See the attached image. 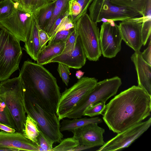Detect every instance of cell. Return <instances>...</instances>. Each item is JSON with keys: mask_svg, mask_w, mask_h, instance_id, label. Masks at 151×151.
Here are the masks:
<instances>
[{"mask_svg": "<svg viewBox=\"0 0 151 151\" xmlns=\"http://www.w3.org/2000/svg\"><path fill=\"white\" fill-rule=\"evenodd\" d=\"M151 97L141 88L133 86L106 105L103 119L110 130L122 132L150 115Z\"/></svg>", "mask_w": 151, "mask_h": 151, "instance_id": "6da1fadb", "label": "cell"}, {"mask_svg": "<svg viewBox=\"0 0 151 151\" xmlns=\"http://www.w3.org/2000/svg\"><path fill=\"white\" fill-rule=\"evenodd\" d=\"M19 74L24 89L43 108L56 113L61 93L52 75L43 65L29 60L24 62Z\"/></svg>", "mask_w": 151, "mask_h": 151, "instance_id": "7a4b0ae2", "label": "cell"}, {"mask_svg": "<svg viewBox=\"0 0 151 151\" xmlns=\"http://www.w3.org/2000/svg\"><path fill=\"white\" fill-rule=\"evenodd\" d=\"M24 89L19 76L0 83V98L11 114L16 132L22 133L26 119L24 106Z\"/></svg>", "mask_w": 151, "mask_h": 151, "instance_id": "3957f363", "label": "cell"}, {"mask_svg": "<svg viewBox=\"0 0 151 151\" xmlns=\"http://www.w3.org/2000/svg\"><path fill=\"white\" fill-rule=\"evenodd\" d=\"M24 97L26 113L36 121L40 131L54 143H60L63 135L60 131V120L56 114L43 108L37 100L25 89Z\"/></svg>", "mask_w": 151, "mask_h": 151, "instance_id": "277c9868", "label": "cell"}, {"mask_svg": "<svg viewBox=\"0 0 151 151\" xmlns=\"http://www.w3.org/2000/svg\"><path fill=\"white\" fill-rule=\"evenodd\" d=\"M22 55L20 41L0 23V81L19 69Z\"/></svg>", "mask_w": 151, "mask_h": 151, "instance_id": "5b68a950", "label": "cell"}, {"mask_svg": "<svg viewBox=\"0 0 151 151\" xmlns=\"http://www.w3.org/2000/svg\"><path fill=\"white\" fill-rule=\"evenodd\" d=\"M122 84L121 79L117 76L98 82L94 88L65 115V118H81L90 105L100 101L106 102L115 95Z\"/></svg>", "mask_w": 151, "mask_h": 151, "instance_id": "8992f818", "label": "cell"}, {"mask_svg": "<svg viewBox=\"0 0 151 151\" xmlns=\"http://www.w3.org/2000/svg\"><path fill=\"white\" fill-rule=\"evenodd\" d=\"M74 25L87 58L90 61H96L98 60L101 53L99 29L97 23L93 22L89 15L86 13L81 16Z\"/></svg>", "mask_w": 151, "mask_h": 151, "instance_id": "52a82bcc", "label": "cell"}, {"mask_svg": "<svg viewBox=\"0 0 151 151\" xmlns=\"http://www.w3.org/2000/svg\"><path fill=\"white\" fill-rule=\"evenodd\" d=\"M98 80L95 78L83 77L73 86L61 93L56 114L60 121L65 118L78 103L95 86Z\"/></svg>", "mask_w": 151, "mask_h": 151, "instance_id": "ba28073f", "label": "cell"}, {"mask_svg": "<svg viewBox=\"0 0 151 151\" xmlns=\"http://www.w3.org/2000/svg\"><path fill=\"white\" fill-rule=\"evenodd\" d=\"M88 9L89 16L94 22L122 21L142 17L138 13L128 9L116 5L109 0H93Z\"/></svg>", "mask_w": 151, "mask_h": 151, "instance_id": "9c48e42d", "label": "cell"}, {"mask_svg": "<svg viewBox=\"0 0 151 151\" xmlns=\"http://www.w3.org/2000/svg\"><path fill=\"white\" fill-rule=\"evenodd\" d=\"M8 17L0 20V23L15 35L20 41L25 43L28 40L34 19L33 13L25 10L19 3Z\"/></svg>", "mask_w": 151, "mask_h": 151, "instance_id": "30bf717a", "label": "cell"}, {"mask_svg": "<svg viewBox=\"0 0 151 151\" xmlns=\"http://www.w3.org/2000/svg\"><path fill=\"white\" fill-rule=\"evenodd\" d=\"M114 22H103L99 32L101 53L108 58L115 57L121 48V35L118 25Z\"/></svg>", "mask_w": 151, "mask_h": 151, "instance_id": "8fae6325", "label": "cell"}, {"mask_svg": "<svg viewBox=\"0 0 151 151\" xmlns=\"http://www.w3.org/2000/svg\"><path fill=\"white\" fill-rule=\"evenodd\" d=\"M151 125V118L142 122L117 134L114 137L105 142L97 151L120 150L129 147L146 131Z\"/></svg>", "mask_w": 151, "mask_h": 151, "instance_id": "7c38bea8", "label": "cell"}, {"mask_svg": "<svg viewBox=\"0 0 151 151\" xmlns=\"http://www.w3.org/2000/svg\"><path fill=\"white\" fill-rule=\"evenodd\" d=\"M142 17L126 20L119 23L118 27L122 40L135 52H137L143 45L141 31Z\"/></svg>", "mask_w": 151, "mask_h": 151, "instance_id": "4fadbf2b", "label": "cell"}, {"mask_svg": "<svg viewBox=\"0 0 151 151\" xmlns=\"http://www.w3.org/2000/svg\"><path fill=\"white\" fill-rule=\"evenodd\" d=\"M104 132V129L99 127L98 124L92 123L75 129L72 132L79 145L92 148L105 144L103 136Z\"/></svg>", "mask_w": 151, "mask_h": 151, "instance_id": "5bb4252c", "label": "cell"}, {"mask_svg": "<svg viewBox=\"0 0 151 151\" xmlns=\"http://www.w3.org/2000/svg\"><path fill=\"white\" fill-rule=\"evenodd\" d=\"M87 57L79 36L77 35L75 46L70 51L62 53L54 57L49 62H57L65 65L70 68L79 69L86 63Z\"/></svg>", "mask_w": 151, "mask_h": 151, "instance_id": "9a60e30c", "label": "cell"}, {"mask_svg": "<svg viewBox=\"0 0 151 151\" xmlns=\"http://www.w3.org/2000/svg\"><path fill=\"white\" fill-rule=\"evenodd\" d=\"M0 147L11 148L19 151H39L37 144L24 137L23 133L16 132L0 131Z\"/></svg>", "mask_w": 151, "mask_h": 151, "instance_id": "2e32d148", "label": "cell"}, {"mask_svg": "<svg viewBox=\"0 0 151 151\" xmlns=\"http://www.w3.org/2000/svg\"><path fill=\"white\" fill-rule=\"evenodd\" d=\"M141 53L135 52L131 58L137 72L138 86L151 96V66L143 59Z\"/></svg>", "mask_w": 151, "mask_h": 151, "instance_id": "e0dca14e", "label": "cell"}, {"mask_svg": "<svg viewBox=\"0 0 151 151\" xmlns=\"http://www.w3.org/2000/svg\"><path fill=\"white\" fill-rule=\"evenodd\" d=\"M38 27L35 18L29 38L25 43V50L35 61H37L38 55L41 51L38 33Z\"/></svg>", "mask_w": 151, "mask_h": 151, "instance_id": "ac0fdd59", "label": "cell"}, {"mask_svg": "<svg viewBox=\"0 0 151 151\" xmlns=\"http://www.w3.org/2000/svg\"><path fill=\"white\" fill-rule=\"evenodd\" d=\"M65 43L62 42L48 44L39 53L37 63L42 65L48 63L52 59L63 52Z\"/></svg>", "mask_w": 151, "mask_h": 151, "instance_id": "d6986e66", "label": "cell"}, {"mask_svg": "<svg viewBox=\"0 0 151 151\" xmlns=\"http://www.w3.org/2000/svg\"><path fill=\"white\" fill-rule=\"evenodd\" d=\"M113 4L128 9L138 13L142 17L145 16L151 0H109Z\"/></svg>", "mask_w": 151, "mask_h": 151, "instance_id": "ffe728a7", "label": "cell"}, {"mask_svg": "<svg viewBox=\"0 0 151 151\" xmlns=\"http://www.w3.org/2000/svg\"><path fill=\"white\" fill-rule=\"evenodd\" d=\"M102 122L101 119L99 117L91 118H75L72 120L64 119L60 123V130L61 132L64 131L72 132L75 129L89 124L96 123L98 124Z\"/></svg>", "mask_w": 151, "mask_h": 151, "instance_id": "44dd1931", "label": "cell"}, {"mask_svg": "<svg viewBox=\"0 0 151 151\" xmlns=\"http://www.w3.org/2000/svg\"><path fill=\"white\" fill-rule=\"evenodd\" d=\"M55 2L49 3L47 5L33 13L39 28L43 30L49 21L52 15Z\"/></svg>", "mask_w": 151, "mask_h": 151, "instance_id": "7402d4cb", "label": "cell"}, {"mask_svg": "<svg viewBox=\"0 0 151 151\" xmlns=\"http://www.w3.org/2000/svg\"><path fill=\"white\" fill-rule=\"evenodd\" d=\"M69 0H58L55 1L52 16L43 29L49 36L56 20L61 15L68 11V2Z\"/></svg>", "mask_w": 151, "mask_h": 151, "instance_id": "603a6c76", "label": "cell"}, {"mask_svg": "<svg viewBox=\"0 0 151 151\" xmlns=\"http://www.w3.org/2000/svg\"><path fill=\"white\" fill-rule=\"evenodd\" d=\"M40 130L36 121L27 114L22 133L25 137L37 145Z\"/></svg>", "mask_w": 151, "mask_h": 151, "instance_id": "cb8c5ba5", "label": "cell"}, {"mask_svg": "<svg viewBox=\"0 0 151 151\" xmlns=\"http://www.w3.org/2000/svg\"><path fill=\"white\" fill-rule=\"evenodd\" d=\"M0 122L16 129L13 119L4 102L0 98Z\"/></svg>", "mask_w": 151, "mask_h": 151, "instance_id": "d4e9b609", "label": "cell"}, {"mask_svg": "<svg viewBox=\"0 0 151 151\" xmlns=\"http://www.w3.org/2000/svg\"><path fill=\"white\" fill-rule=\"evenodd\" d=\"M60 144L52 148L50 151H72L79 145L78 141L74 137H69L61 140Z\"/></svg>", "mask_w": 151, "mask_h": 151, "instance_id": "484cf974", "label": "cell"}, {"mask_svg": "<svg viewBox=\"0 0 151 151\" xmlns=\"http://www.w3.org/2000/svg\"><path fill=\"white\" fill-rule=\"evenodd\" d=\"M105 102L100 101L90 105L85 110L83 116L92 117L102 114L105 109Z\"/></svg>", "mask_w": 151, "mask_h": 151, "instance_id": "4316f807", "label": "cell"}, {"mask_svg": "<svg viewBox=\"0 0 151 151\" xmlns=\"http://www.w3.org/2000/svg\"><path fill=\"white\" fill-rule=\"evenodd\" d=\"M69 17L72 22L74 24L82 11L80 4L76 0H70L68 2Z\"/></svg>", "mask_w": 151, "mask_h": 151, "instance_id": "83f0119b", "label": "cell"}, {"mask_svg": "<svg viewBox=\"0 0 151 151\" xmlns=\"http://www.w3.org/2000/svg\"><path fill=\"white\" fill-rule=\"evenodd\" d=\"M16 7V3L12 0H4L0 3V20L9 16Z\"/></svg>", "mask_w": 151, "mask_h": 151, "instance_id": "f1b7e54d", "label": "cell"}, {"mask_svg": "<svg viewBox=\"0 0 151 151\" xmlns=\"http://www.w3.org/2000/svg\"><path fill=\"white\" fill-rule=\"evenodd\" d=\"M37 145L39 151H50L54 142L48 138L40 131L37 138Z\"/></svg>", "mask_w": 151, "mask_h": 151, "instance_id": "f546056e", "label": "cell"}, {"mask_svg": "<svg viewBox=\"0 0 151 151\" xmlns=\"http://www.w3.org/2000/svg\"><path fill=\"white\" fill-rule=\"evenodd\" d=\"M151 31V18L145 17L142 22L141 31L143 45H145L150 36Z\"/></svg>", "mask_w": 151, "mask_h": 151, "instance_id": "4dcf8cb0", "label": "cell"}, {"mask_svg": "<svg viewBox=\"0 0 151 151\" xmlns=\"http://www.w3.org/2000/svg\"><path fill=\"white\" fill-rule=\"evenodd\" d=\"M77 37V35L74 27L73 28L65 42V47L62 53L70 51L74 48L76 44Z\"/></svg>", "mask_w": 151, "mask_h": 151, "instance_id": "1f68e13d", "label": "cell"}, {"mask_svg": "<svg viewBox=\"0 0 151 151\" xmlns=\"http://www.w3.org/2000/svg\"><path fill=\"white\" fill-rule=\"evenodd\" d=\"M70 68L67 65L58 63V71L63 81L66 86H68L70 74Z\"/></svg>", "mask_w": 151, "mask_h": 151, "instance_id": "d6a6232c", "label": "cell"}, {"mask_svg": "<svg viewBox=\"0 0 151 151\" xmlns=\"http://www.w3.org/2000/svg\"><path fill=\"white\" fill-rule=\"evenodd\" d=\"M73 28L69 30H62L57 32L50 38L48 44L53 42H65Z\"/></svg>", "mask_w": 151, "mask_h": 151, "instance_id": "836d02e7", "label": "cell"}, {"mask_svg": "<svg viewBox=\"0 0 151 151\" xmlns=\"http://www.w3.org/2000/svg\"><path fill=\"white\" fill-rule=\"evenodd\" d=\"M74 27V24L70 20L69 16H66L62 19L55 30L53 35L50 38L58 32L62 30H69Z\"/></svg>", "mask_w": 151, "mask_h": 151, "instance_id": "e575fe53", "label": "cell"}, {"mask_svg": "<svg viewBox=\"0 0 151 151\" xmlns=\"http://www.w3.org/2000/svg\"><path fill=\"white\" fill-rule=\"evenodd\" d=\"M38 33L40 45L42 50L46 46V44L50 40V37L45 31L39 28Z\"/></svg>", "mask_w": 151, "mask_h": 151, "instance_id": "d590c367", "label": "cell"}, {"mask_svg": "<svg viewBox=\"0 0 151 151\" xmlns=\"http://www.w3.org/2000/svg\"><path fill=\"white\" fill-rule=\"evenodd\" d=\"M48 3L47 0H32V12L35 13Z\"/></svg>", "mask_w": 151, "mask_h": 151, "instance_id": "8d00e7d4", "label": "cell"}, {"mask_svg": "<svg viewBox=\"0 0 151 151\" xmlns=\"http://www.w3.org/2000/svg\"><path fill=\"white\" fill-rule=\"evenodd\" d=\"M76 0L80 4L82 7L81 12L77 18V20L81 16L87 13L88 7L93 0Z\"/></svg>", "mask_w": 151, "mask_h": 151, "instance_id": "74e56055", "label": "cell"}, {"mask_svg": "<svg viewBox=\"0 0 151 151\" xmlns=\"http://www.w3.org/2000/svg\"><path fill=\"white\" fill-rule=\"evenodd\" d=\"M150 42L147 48L141 53L142 57L144 60L150 65H151V37H150Z\"/></svg>", "mask_w": 151, "mask_h": 151, "instance_id": "f35d334b", "label": "cell"}, {"mask_svg": "<svg viewBox=\"0 0 151 151\" xmlns=\"http://www.w3.org/2000/svg\"><path fill=\"white\" fill-rule=\"evenodd\" d=\"M67 16H69L68 11L65 13L61 15L56 20L52 26L51 30L49 35V36L50 37V38L53 35L55 30L60 23L62 19L64 17Z\"/></svg>", "mask_w": 151, "mask_h": 151, "instance_id": "ab89813d", "label": "cell"}, {"mask_svg": "<svg viewBox=\"0 0 151 151\" xmlns=\"http://www.w3.org/2000/svg\"><path fill=\"white\" fill-rule=\"evenodd\" d=\"M32 0H20L19 3L25 10L32 12Z\"/></svg>", "mask_w": 151, "mask_h": 151, "instance_id": "60d3db41", "label": "cell"}, {"mask_svg": "<svg viewBox=\"0 0 151 151\" xmlns=\"http://www.w3.org/2000/svg\"><path fill=\"white\" fill-rule=\"evenodd\" d=\"M0 129L8 133H14L16 132V130L15 129L10 127L1 122Z\"/></svg>", "mask_w": 151, "mask_h": 151, "instance_id": "b9f144b4", "label": "cell"}, {"mask_svg": "<svg viewBox=\"0 0 151 151\" xmlns=\"http://www.w3.org/2000/svg\"><path fill=\"white\" fill-rule=\"evenodd\" d=\"M91 148V147L79 145L77 147L73 149L72 151H81Z\"/></svg>", "mask_w": 151, "mask_h": 151, "instance_id": "7bdbcfd3", "label": "cell"}, {"mask_svg": "<svg viewBox=\"0 0 151 151\" xmlns=\"http://www.w3.org/2000/svg\"><path fill=\"white\" fill-rule=\"evenodd\" d=\"M84 74V72L81 70H78L76 72V76L78 79H79L82 77Z\"/></svg>", "mask_w": 151, "mask_h": 151, "instance_id": "ee69618b", "label": "cell"}, {"mask_svg": "<svg viewBox=\"0 0 151 151\" xmlns=\"http://www.w3.org/2000/svg\"><path fill=\"white\" fill-rule=\"evenodd\" d=\"M19 151L17 149L7 147H0V151Z\"/></svg>", "mask_w": 151, "mask_h": 151, "instance_id": "f6af8a7d", "label": "cell"}, {"mask_svg": "<svg viewBox=\"0 0 151 151\" xmlns=\"http://www.w3.org/2000/svg\"><path fill=\"white\" fill-rule=\"evenodd\" d=\"M48 1V3L52 2H54V1H56L58 0H47Z\"/></svg>", "mask_w": 151, "mask_h": 151, "instance_id": "bcb514c9", "label": "cell"}, {"mask_svg": "<svg viewBox=\"0 0 151 151\" xmlns=\"http://www.w3.org/2000/svg\"><path fill=\"white\" fill-rule=\"evenodd\" d=\"M20 0H14V2H18L19 3Z\"/></svg>", "mask_w": 151, "mask_h": 151, "instance_id": "7dc6e473", "label": "cell"}, {"mask_svg": "<svg viewBox=\"0 0 151 151\" xmlns=\"http://www.w3.org/2000/svg\"><path fill=\"white\" fill-rule=\"evenodd\" d=\"M4 0H0V3L4 1Z\"/></svg>", "mask_w": 151, "mask_h": 151, "instance_id": "c3c4849f", "label": "cell"}, {"mask_svg": "<svg viewBox=\"0 0 151 151\" xmlns=\"http://www.w3.org/2000/svg\"><path fill=\"white\" fill-rule=\"evenodd\" d=\"M12 0V1H14V0Z\"/></svg>", "mask_w": 151, "mask_h": 151, "instance_id": "681fc988", "label": "cell"}]
</instances>
